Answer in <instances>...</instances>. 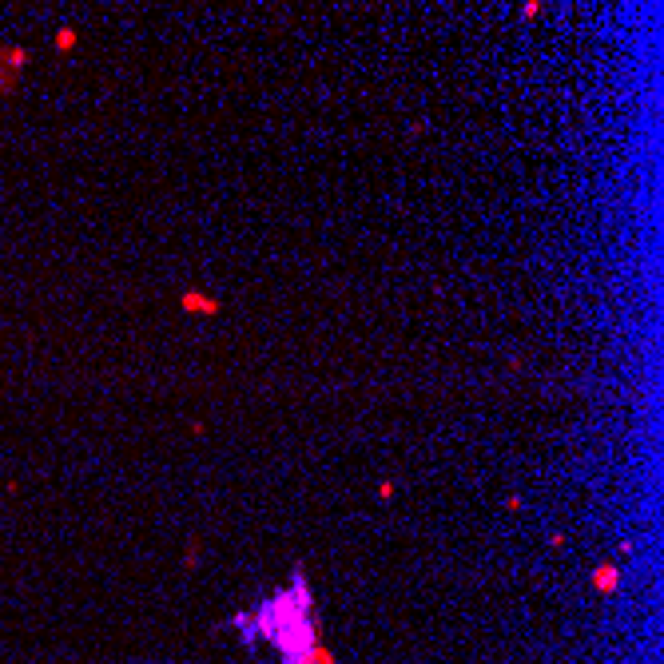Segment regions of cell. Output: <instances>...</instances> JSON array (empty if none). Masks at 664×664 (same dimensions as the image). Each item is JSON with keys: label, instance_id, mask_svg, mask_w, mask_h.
Instances as JSON below:
<instances>
[{"label": "cell", "instance_id": "cell-8", "mask_svg": "<svg viewBox=\"0 0 664 664\" xmlns=\"http://www.w3.org/2000/svg\"><path fill=\"white\" fill-rule=\"evenodd\" d=\"M537 12H541L537 4H525V9H521V16H525V21H537Z\"/></svg>", "mask_w": 664, "mask_h": 664}, {"label": "cell", "instance_id": "cell-3", "mask_svg": "<svg viewBox=\"0 0 664 664\" xmlns=\"http://www.w3.org/2000/svg\"><path fill=\"white\" fill-rule=\"evenodd\" d=\"M24 64H28V48H21V44H0V96H4V92H16Z\"/></svg>", "mask_w": 664, "mask_h": 664}, {"label": "cell", "instance_id": "cell-6", "mask_svg": "<svg viewBox=\"0 0 664 664\" xmlns=\"http://www.w3.org/2000/svg\"><path fill=\"white\" fill-rule=\"evenodd\" d=\"M76 40H80V36H76V28H72V24L56 28V52H72V48H76Z\"/></svg>", "mask_w": 664, "mask_h": 664}, {"label": "cell", "instance_id": "cell-2", "mask_svg": "<svg viewBox=\"0 0 664 664\" xmlns=\"http://www.w3.org/2000/svg\"><path fill=\"white\" fill-rule=\"evenodd\" d=\"M275 653H279V664H334V656L322 648V636L314 629V616L294 624H282L267 636Z\"/></svg>", "mask_w": 664, "mask_h": 664}, {"label": "cell", "instance_id": "cell-5", "mask_svg": "<svg viewBox=\"0 0 664 664\" xmlns=\"http://www.w3.org/2000/svg\"><path fill=\"white\" fill-rule=\"evenodd\" d=\"M179 302H183V311L187 314H219V302L207 299V294H199V291H187Z\"/></svg>", "mask_w": 664, "mask_h": 664}, {"label": "cell", "instance_id": "cell-7", "mask_svg": "<svg viewBox=\"0 0 664 664\" xmlns=\"http://www.w3.org/2000/svg\"><path fill=\"white\" fill-rule=\"evenodd\" d=\"M394 493H398V485H394V482H378V497H382V502H390Z\"/></svg>", "mask_w": 664, "mask_h": 664}, {"label": "cell", "instance_id": "cell-4", "mask_svg": "<svg viewBox=\"0 0 664 664\" xmlns=\"http://www.w3.org/2000/svg\"><path fill=\"white\" fill-rule=\"evenodd\" d=\"M616 581H621V569H616V565L604 561V565H597V569H593V589H597V593H604V597L616 593Z\"/></svg>", "mask_w": 664, "mask_h": 664}, {"label": "cell", "instance_id": "cell-1", "mask_svg": "<svg viewBox=\"0 0 664 664\" xmlns=\"http://www.w3.org/2000/svg\"><path fill=\"white\" fill-rule=\"evenodd\" d=\"M306 616H314V593H311V581H306V573H302V565H294L291 581L282 585L279 593H271L267 601H259L255 609H247V613H235V616H231V629H239L243 644H255L259 636L267 641L275 629H282V624H294V621H306Z\"/></svg>", "mask_w": 664, "mask_h": 664}]
</instances>
